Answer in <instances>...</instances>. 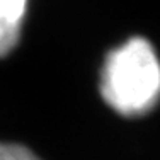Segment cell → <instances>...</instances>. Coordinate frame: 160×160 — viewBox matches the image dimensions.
Returning <instances> with one entry per match:
<instances>
[{
  "label": "cell",
  "mask_w": 160,
  "mask_h": 160,
  "mask_svg": "<svg viewBox=\"0 0 160 160\" xmlns=\"http://www.w3.org/2000/svg\"><path fill=\"white\" fill-rule=\"evenodd\" d=\"M0 160H41L29 148L19 143L0 142Z\"/></svg>",
  "instance_id": "cell-3"
},
{
  "label": "cell",
  "mask_w": 160,
  "mask_h": 160,
  "mask_svg": "<svg viewBox=\"0 0 160 160\" xmlns=\"http://www.w3.org/2000/svg\"><path fill=\"white\" fill-rule=\"evenodd\" d=\"M99 90L104 102L124 118H142L160 102V56L142 36L128 38L106 55Z\"/></svg>",
  "instance_id": "cell-1"
},
{
  "label": "cell",
  "mask_w": 160,
  "mask_h": 160,
  "mask_svg": "<svg viewBox=\"0 0 160 160\" xmlns=\"http://www.w3.org/2000/svg\"><path fill=\"white\" fill-rule=\"evenodd\" d=\"M28 0H0V56L17 46Z\"/></svg>",
  "instance_id": "cell-2"
}]
</instances>
